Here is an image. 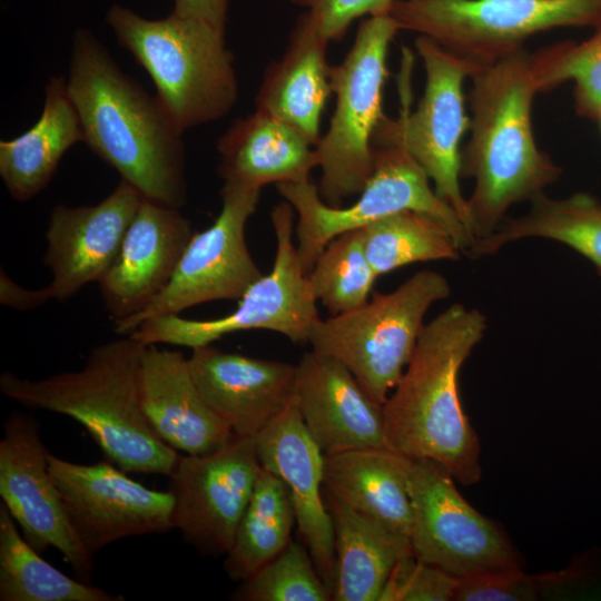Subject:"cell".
<instances>
[{
    "label": "cell",
    "mask_w": 601,
    "mask_h": 601,
    "mask_svg": "<svg viewBox=\"0 0 601 601\" xmlns=\"http://www.w3.org/2000/svg\"><path fill=\"white\" fill-rule=\"evenodd\" d=\"M542 66L541 50L522 48L470 77L471 136L461 150V177L474 180L466 199L474 240L491 235L512 205L531 200L561 177V167L539 148L533 132Z\"/></svg>",
    "instance_id": "1"
},
{
    "label": "cell",
    "mask_w": 601,
    "mask_h": 601,
    "mask_svg": "<svg viewBox=\"0 0 601 601\" xmlns=\"http://www.w3.org/2000/svg\"><path fill=\"white\" fill-rule=\"evenodd\" d=\"M66 85L89 149L144 199L180 209L187 198L183 135L87 29L73 33Z\"/></svg>",
    "instance_id": "2"
},
{
    "label": "cell",
    "mask_w": 601,
    "mask_h": 601,
    "mask_svg": "<svg viewBox=\"0 0 601 601\" xmlns=\"http://www.w3.org/2000/svg\"><path fill=\"white\" fill-rule=\"evenodd\" d=\"M486 327L480 311L460 303L449 306L424 326L383 404L388 446L439 463L464 485L481 480V445L463 411L457 378Z\"/></svg>",
    "instance_id": "3"
},
{
    "label": "cell",
    "mask_w": 601,
    "mask_h": 601,
    "mask_svg": "<svg viewBox=\"0 0 601 601\" xmlns=\"http://www.w3.org/2000/svg\"><path fill=\"white\" fill-rule=\"evenodd\" d=\"M146 345L130 335L92 348L80 370L40 380L10 372L0 392L28 408L79 422L119 469L169 476L179 454L150 428L139 398V371Z\"/></svg>",
    "instance_id": "4"
},
{
    "label": "cell",
    "mask_w": 601,
    "mask_h": 601,
    "mask_svg": "<svg viewBox=\"0 0 601 601\" xmlns=\"http://www.w3.org/2000/svg\"><path fill=\"white\" fill-rule=\"evenodd\" d=\"M118 43L148 72L156 98L181 135L226 116L238 98L234 56L224 32L191 17L146 19L114 4L106 14Z\"/></svg>",
    "instance_id": "5"
},
{
    "label": "cell",
    "mask_w": 601,
    "mask_h": 601,
    "mask_svg": "<svg viewBox=\"0 0 601 601\" xmlns=\"http://www.w3.org/2000/svg\"><path fill=\"white\" fill-rule=\"evenodd\" d=\"M373 171L358 199L346 207L328 206L309 178L276 185L297 213V254L307 275L327 244L348 230L402 210L425 214L443 225L462 250L474 243L456 211L430 185V178L407 150L400 116L382 119L372 140Z\"/></svg>",
    "instance_id": "6"
},
{
    "label": "cell",
    "mask_w": 601,
    "mask_h": 601,
    "mask_svg": "<svg viewBox=\"0 0 601 601\" xmlns=\"http://www.w3.org/2000/svg\"><path fill=\"white\" fill-rule=\"evenodd\" d=\"M451 294L447 279L423 269L390 293L312 326V349L344 364L367 394L384 404L406 368L428 308Z\"/></svg>",
    "instance_id": "7"
},
{
    "label": "cell",
    "mask_w": 601,
    "mask_h": 601,
    "mask_svg": "<svg viewBox=\"0 0 601 601\" xmlns=\"http://www.w3.org/2000/svg\"><path fill=\"white\" fill-rule=\"evenodd\" d=\"M390 14L363 20L344 59L331 67L336 102L326 134L315 146L321 198L332 207L359 195L373 171L372 140L385 117L383 88L390 45L398 31Z\"/></svg>",
    "instance_id": "8"
},
{
    "label": "cell",
    "mask_w": 601,
    "mask_h": 601,
    "mask_svg": "<svg viewBox=\"0 0 601 601\" xmlns=\"http://www.w3.org/2000/svg\"><path fill=\"white\" fill-rule=\"evenodd\" d=\"M400 30L443 49L489 63L555 28L601 23V0H394L388 13Z\"/></svg>",
    "instance_id": "9"
},
{
    "label": "cell",
    "mask_w": 601,
    "mask_h": 601,
    "mask_svg": "<svg viewBox=\"0 0 601 601\" xmlns=\"http://www.w3.org/2000/svg\"><path fill=\"white\" fill-rule=\"evenodd\" d=\"M270 216L276 237L273 268L248 287L234 312L213 319L152 317L129 335L145 345L170 344L191 349L249 329L275 332L295 344L308 343L311 328L319 315L293 239L295 210L283 201Z\"/></svg>",
    "instance_id": "10"
},
{
    "label": "cell",
    "mask_w": 601,
    "mask_h": 601,
    "mask_svg": "<svg viewBox=\"0 0 601 601\" xmlns=\"http://www.w3.org/2000/svg\"><path fill=\"white\" fill-rule=\"evenodd\" d=\"M454 481L439 463L411 457L413 554L459 579L521 568L520 554L502 528L469 504Z\"/></svg>",
    "instance_id": "11"
},
{
    "label": "cell",
    "mask_w": 601,
    "mask_h": 601,
    "mask_svg": "<svg viewBox=\"0 0 601 601\" xmlns=\"http://www.w3.org/2000/svg\"><path fill=\"white\" fill-rule=\"evenodd\" d=\"M415 48L423 62L425 86L416 109L411 111V57H405L398 115L403 141L433 181L436 195L471 233L467 203L460 186L461 141L470 128L463 87L483 63L461 58L423 36L416 38Z\"/></svg>",
    "instance_id": "12"
},
{
    "label": "cell",
    "mask_w": 601,
    "mask_h": 601,
    "mask_svg": "<svg viewBox=\"0 0 601 601\" xmlns=\"http://www.w3.org/2000/svg\"><path fill=\"white\" fill-rule=\"evenodd\" d=\"M220 196L218 217L194 234L166 288L144 311L115 324L117 334L128 335L149 318L179 315L199 304L239 299L263 275L245 237L260 189L224 183Z\"/></svg>",
    "instance_id": "13"
},
{
    "label": "cell",
    "mask_w": 601,
    "mask_h": 601,
    "mask_svg": "<svg viewBox=\"0 0 601 601\" xmlns=\"http://www.w3.org/2000/svg\"><path fill=\"white\" fill-rule=\"evenodd\" d=\"M255 436L234 434L220 450L180 455L169 475L173 528L205 555H226L255 489Z\"/></svg>",
    "instance_id": "14"
},
{
    "label": "cell",
    "mask_w": 601,
    "mask_h": 601,
    "mask_svg": "<svg viewBox=\"0 0 601 601\" xmlns=\"http://www.w3.org/2000/svg\"><path fill=\"white\" fill-rule=\"evenodd\" d=\"M48 467L69 521L93 555L116 541L173 528V496L130 479L106 462L73 463L48 454Z\"/></svg>",
    "instance_id": "15"
},
{
    "label": "cell",
    "mask_w": 601,
    "mask_h": 601,
    "mask_svg": "<svg viewBox=\"0 0 601 601\" xmlns=\"http://www.w3.org/2000/svg\"><path fill=\"white\" fill-rule=\"evenodd\" d=\"M48 454L38 421L27 413H11L0 441L1 502L38 552L55 548L78 579L90 582L93 555L69 521L48 467Z\"/></svg>",
    "instance_id": "16"
},
{
    "label": "cell",
    "mask_w": 601,
    "mask_h": 601,
    "mask_svg": "<svg viewBox=\"0 0 601 601\" xmlns=\"http://www.w3.org/2000/svg\"><path fill=\"white\" fill-rule=\"evenodd\" d=\"M141 195L125 180L92 206L57 205L46 233L45 264L52 274L51 298L66 300L97 282L116 260Z\"/></svg>",
    "instance_id": "17"
},
{
    "label": "cell",
    "mask_w": 601,
    "mask_h": 601,
    "mask_svg": "<svg viewBox=\"0 0 601 601\" xmlns=\"http://www.w3.org/2000/svg\"><path fill=\"white\" fill-rule=\"evenodd\" d=\"M255 440L260 465L289 489L300 541L333 592L336 554L332 515L324 495L325 455L306 430L295 398Z\"/></svg>",
    "instance_id": "18"
},
{
    "label": "cell",
    "mask_w": 601,
    "mask_h": 601,
    "mask_svg": "<svg viewBox=\"0 0 601 601\" xmlns=\"http://www.w3.org/2000/svg\"><path fill=\"white\" fill-rule=\"evenodd\" d=\"M194 234L179 208L142 198L116 260L98 283L114 325L144 311L166 288Z\"/></svg>",
    "instance_id": "19"
},
{
    "label": "cell",
    "mask_w": 601,
    "mask_h": 601,
    "mask_svg": "<svg viewBox=\"0 0 601 601\" xmlns=\"http://www.w3.org/2000/svg\"><path fill=\"white\" fill-rule=\"evenodd\" d=\"M295 403L325 456L390 447L383 405L336 358L311 349L296 364Z\"/></svg>",
    "instance_id": "20"
},
{
    "label": "cell",
    "mask_w": 601,
    "mask_h": 601,
    "mask_svg": "<svg viewBox=\"0 0 601 601\" xmlns=\"http://www.w3.org/2000/svg\"><path fill=\"white\" fill-rule=\"evenodd\" d=\"M193 378L209 407L234 434L256 436L294 400L296 365L224 352L193 349Z\"/></svg>",
    "instance_id": "21"
},
{
    "label": "cell",
    "mask_w": 601,
    "mask_h": 601,
    "mask_svg": "<svg viewBox=\"0 0 601 601\" xmlns=\"http://www.w3.org/2000/svg\"><path fill=\"white\" fill-rule=\"evenodd\" d=\"M139 398L152 432L187 455L214 453L234 435L201 396L181 352L146 345L140 362Z\"/></svg>",
    "instance_id": "22"
},
{
    "label": "cell",
    "mask_w": 601,
    "mask_h": 601,
    "mask_svg": "<svg viewBox=\"0 0 601 601\" xmlns=\"http://www.w3.org/2000/svg\"><path fill=\"white\" fill-rule=\"evenodd\" d=\"M329 42L314 17L302 13L285 52L268 66L255 97V110L289 125L314 146L321 139L322 114L333 93Z\"/></svg>",
    "instance_id": "23"
},
{
    "label": "cell",
    "mask_w": 601,
    "mask_h": 601,
    "mask_svg": "<svg viewBox=\"0 0 601 601\" xmlns=\"http://www.w3.org/2000/svg\"><path fill=\"white\" fill-rule=\"evenodd\" d=\"M224 183L260 189L309 178L315 146L289 125L255 110L236 119L217 141Z\"/></svg>",
    "instance_id": "24"
},
{
    "label": "cell",
    "mask_w": 601,
    "mask_h": 601,
    "mask_svg": "<svg viewBox=\"0 0 601 601\" xmlns=\"http://www.w3.org/2000/svg\"><path fill=\"white\" fill-rule=\"evenodd\" d=\"M410 466L411 457L391 447L325 456L324 493L410 539L413 520Z\"/></svg>",
    "instance_id": "25"
},
{
    "label": "cell",
    "mask_w": 601,
    "mask_h": 601,
    "mask_svg": "<svg viewBox=\"0 0 601 601\" xmlns=\"http://www.w3.org/2000/svg\"><path fill=\"white\" fill-rule=\"evenodd\" d=\"M45 93L37 122L22 135L0 141V176L17 201L30 200L46 188L66 151L83 141L66 79L51 77Z\"/></svg>",
    "instance_id": "26"
},
{
    "label": "cell",
    "mask_w": 601,
    "mask_h": 601,
    "mask_svg": "<svg viewBox=\"0 0 601 601\" xmlns=\"http://www.w3.org/2000/svg\"><path fill=\"white\" fill-rule=\"evenodd\" d=\"M332 515L336 554L335 601H378L384 584L410 539L362 515L324 493Z\"/></svg>",
    "instance_id": "27"
},
{
    "label": "cell",
    "mask_w": 601,
    "mask_h": 601,
    "mask_svg": "<svg viewBox=\"0 0 601 601\" xmlns=\"http://www.w3.org/2000/svg\"><path fill=\"white\" fill-rule=\"evenodd\" d=\"M526 214L504 218L487 237L474 240L470 257L491 256L523 238L559 242L589 259L601 276V203L587 193L550 198L544 191L531 200Z\"/></svg>",
    "instance_id": "28"
},
{
    "label": "cell",
    "mask_w": 601,
    "mask_h": 601,
    "mask_svg": "<svg viewBox=\"0 0 601 601\" xmlns=\"http://www.w3.org/2000/svg\"><path fill=\"white\" fill-rule=\"evenodd\" d=\"M296 518L286 483L260 467L254 492L237 528L224 570L244 581L279 554L290 542Z\"/></svg>",
    "instance_id": "29"
},
{
    "label": "cell",
    "mask_w": 601,
    "mask_h": 601,
    "mask_svg": "<svg viewBox=\"0 0 601 601\" xmlns=\"http://www.w3.org/2000/svg\"><path fill=\"white\" fill-rule=\"evenodd\" d=\"M42 559L0 503V601H122Z\"/></svg>",
    "instance_id": "30"
},
{
    "label": "cell",
    "mask_w": 601,
    "mask_h": 601,
    "mask_svg": "<svg viewBox=\"0 0 601 601\" xmlns=\"http://www.w3.org/2000/svg\"><path fill=\"white\" fill-rule=\"evenodd\" d=\"M365 255L376 276L417 262L456 260L461 248L432 217L402 210L362 227Z\"/></svg>",
    "instance_id": "31"
},
{
    "label": "cell",
    "mask_w": 601,
    "mask_h": 601,
    "mask_svg": "<svg viewBox=\"0 0 601 601\" xmlns=\"http://www.w3.org/2000/svg\"><path fill=\"white\" fill-rule=\"evenodd\" d=\"M307 278L315 299L331 315L349 312L366 303L377 276L365 255L362 228L331 240Z\"/></svg>",
    "instance_id": "32"
},
{
    "label": "cell",
    "mask_w": 601,
    "mask_h": 601,
    "mask_svg": "<svg viewBox=\"0 0 601 601\" xmlns=\"http://www.w3.org/2000/svg\"><path fill=\"white\" fill-rule=\"evenodd\" d=\"M597 581L588 559L559 571L528 574L522 568L483 572L460 579L455 601H533L570 594Z\"/></svg>",
    "instance_id": "33"
},
{
    "label": "cell",
    "mask_w": 601,
    "mask_h": 601,
    "mask_svg": "<svg viewBox=\"0 0 601 601\" xmlns=\"http://www.w3.org/2000/svg\"><path fill=\"white\" fill-rule=\"evenodd\" d=\"M237 601H328L333 592L300 541H292L273 560L240 582Z\"/></svg>",
    "instance_id": "34"
},
{
    "label": "cell",
    "mask_w": 601,
    "mask_h": 601,
    "mask_svg": "<svg viewBox=\"0 0 601 601\" xmlns=\"http://www.w3.org/2000/svg\"><path fill=\"white\" fill-rule=\"evenodd\" d=\"M594 29L582 42L563 41L542 48V89L548 91L573 81L578 114L598 119L601 115V23Z\"/></svg>",
    "instance_id": "35"
},
{
    "label": "cell",
    "mask_w": 601,
    "mask_h": 601,
    "mask_svg": "<svg viewBox=\"0 0 601 601\" xmlns=\"http://www.w3.org/2000/svg\"><path fill=\"white\" fill-rule=\"evenodd\" d=\"M459 582V578L410 553L392 569L378 601H450Z\"/></svg>",
    "instance_id": "36"
},
{
    "label": "cell",
    "mask_w": 601,
    "mask_h": 601,
    "mask_svg": "<svg viewBox=\"0 0 601 601\" xmlns=\"http://www.w3.org/2000/svg\"><path fill=\"white\" fill-rule=\"evenodd\" d=\"M309 12L329 41L342 39L364 16L388 14L394 0H290Z\"/></svg>",
    "instance_id": "37"
},
{
    "label": "cell",
    "mask_w": 601,
    "mask_h": 601,
    "mask_svg": "<svg viewBox=\"0 0 601 601\" xmlns=\"http://www.w3.org/2000/svg\"><path fill=\"white\" fill-rule=\"evenodd\" d=\"M228 0H174L173 13L200 19L225 33Z\"/></svg>",
    "instance_id": "38"
},
{
    "label": "cell",
    "mask_w": 601,
    "mask_h": 601,
    "mask_svg": "<svg viewBox=\"0 0 601 601\" xmlns=\"http://www.w3.org/2000/svg\"><path fill=\"white\" fill-rule=\"evenodd\" d=\"M52 299L46 287L27 289L10 279L3 272L0 275V302L18 311H28L39 307Z\"/></svg>",
    "instance_id": "39"
},
{
    "label": "cell",
    "mask_w": 601,
    "mask_h": 601,
    "mask_svg": "<svg viewBox=\"0 0 601 601\" xmlns=\"http://www.w3.org/2000/svg\"><path fill=\"white\" fill-rule=\"evenodd\" d=\"M598 120H599V121H600V124H601V115L599 116Z\"/></svg>",
    "instance_id": "40"
}]
</instances>
